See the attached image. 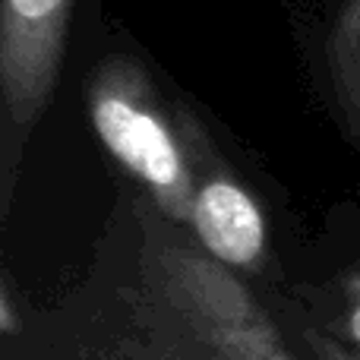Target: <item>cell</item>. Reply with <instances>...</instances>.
<instances>
[{
    "mask_svg": "<svg viewBox=\"0 0 360 360\" xmlns=\"http://www.w3.org/2000/svg\"><path fill=\"white\" fill-rule=\"evenodd\" d=\"M0 332L4 335H16L19 319H16V300H13V281L4 278V291H0Z\"/></svg>",
    "mask_w": 360,
    "mask_h": 360,
    "instance_id": "cell-9",
    "label": "cell"
},
{
    "mask_svg": "<svg viewBox=\"0 0 360 360\" xmlns=\"http://www.w3.org/2000/svg\"><path fill=\"white\" fill-rule=\"evenodd\" d=\"M329 332L360 348V269L338 278V313L329 323Z\"/></svg>",
    "mask_w": 360,
    "mask_h": 360,
    "instance_id": "cell-6",
    "label": "cell"
},
{
    "mask_svg": "<svg viewBox=\"0 0 360 360\" xmlns=\"http://www.w3.org/2000/svg\"><path fill=\"white\" fill-rule=\"evenodd\" d=\"M186 149L193 168V205L186 228L199 247L234 272H262L269 262V224L259 199L234 168L193 111L180 108Z\"/></svg>",
    "mask_w": 360,
    "mask_h": 360,
    "instance_id": "cell-4",
    "label": "cell"
},
{
    "mask_svg": "<svg viewBox=\"0 0 360 360\" xmlns=\"http://www.w3.org/2000/svg\"><path fill=\"white\" fill-rule=\"evenodd\" d=\"M177 224L143 221V294L146 304L177 332L218 360H291L278 329L234 269L212 259L202 247L180 240Z\"/></svg>",
    "mask_w": 360,
    "mask_h": 360,
    "instance_id": "cell-1",
    "label": "cell"
},
{
    "mask_svg": "<svg viewBox=\"0 0 360 360\" xmlns=\"http://www.w3.org/2000/svg\"><path fill=\"white\" fill-rule=\"evenodd\" d=\"M101 360H218L205 351H199L196 345L184 342H149V345H124L120 351H108Z\"/></svg>",
    "mask_w": 360,
    "mask_h": 360,
    "instance_id": "cell-7",
    "label": "cell"
},
{
    "mask_svg": "<svg viewBox=\"0 0 360 360\" xmlns=\"http://www.w3.org/2000/svg\"><path fill=\"white\" fill-rule=\"evenodd\" d=\"M326 67L345 130L360 146V0H345L326 38Z\"/></svg>",
    "mask_w": 360,
    "mask_h": 360,
    "instance_id": "cell-5",
    "label": "cell"
},
{
    "mask_svg": "<svg viewBox=\"0 0 360 360\" xmlns=\"http://www.w3.org/2000/svg\"><path fill=\"white\" fill-rule=\"evenodd\" d=\"M76 0H0V209L10 212L22 152L54 98Z\"/></svg>",
    "mask_w": 360,
    "mask_h": 360,
    "instance_id": "cell-3",
    "label": "cell"
},
{
    "mask_svg": "<svg viewBox=\"0 0 360 360\" xmlns=\"http://www.w3.org/2000/svg\"><path fill=\"white\" fill-rule=\"evenodd\" d=\"M92 127L111 158L146 190L165 221L186 228L193 205V168L180 108L165 101L158 82L133 54L95 63L86 89Z\"/></svg>",
    "mask_w": 360,
    "mask_h": 360,
    "instance_id": "cell-2",
    "label": "cell"
},
{
    "mask_svg": "<svg viewBox=\"0 0 360 360\" xmlns=\"http://www.w3.org/2000/svg\"><path fill=\"white\" fill-rule=\"evenodd\" d=\"M304 342H307V348H310L313 360H360V348L335 338L332 332L304 329Z\"/></svg>",
    "mask_w": 360,
    "mask_h": 360,
    "instance_id": "cell-8",
    "label": "cell"
}]
</instances>
